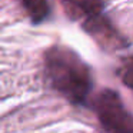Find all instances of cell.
<instances>
[{"mask_svg": "<svg viewBox=\"0 0 133 133\" xmlns=\"http://www.w3.org/2000/svg\"><path fill=\"white\" fill-rule=\"evenodd\" d=\"M46 75L50 84L72 103H84L92 92L89 67L75 52L66 47H52L46 53Z\"/></svg>", "mask_w": 133, "mask_h": 133, "instance_id": "6da1fadb", "label": "cell"}, {"mask_svg": "<svg viewBox=\"0 0 133 133\" xmlns=\"http://www.w3.org/2000/svg\"><path fill=\"white\" fill-rule=\"evenodd\" d=\"M96 112L103 126L112 133H133V116L117 93L104 90L96 100Z\"/></svg>", "mask_w": 133, "mask_h": 133, "instance_id": "7a4b0ae2", "label": "cell"}, {"mask_svg": "<svg viewBox=\"0 0 133 133\" xmlns=\"http://www.w3.org/2000/svg\"><path fill=\"white\" fill-rule=\"evenodd\" d=\"M70 13L84 20L86 29L92 33L112 39L110 27L103 19V3L102 0H62Z\"/></svg>", "mask_w": 133, "mask_h": 133, "instance_id": "3957f363", "label": "cell"}, {"mask_svg": "<svg viewBox=\"0 0 133 133\" xmlns=\"http://www.w3.org/2000/svg\"><path fill=\"white\" fill-rule=\"evenodd\" d=\"M24 9L35 22H42L49 16V4L47 0H22Z\"/></svg>", "mask_w": 133, "mask_h": 133, "instance_id": "277c9868", "label": "cell"}, {"mask_svg": "<svg viewBox=\"0 0 133 133\" xmlns=\"http://www.w3.org/2000/svg\"><path fill=\"white\" fill-rule=\"evenodd\" d=\"M120 77H122V80L124 82V84L133 90V57H130L129 60L122 66Z\"/></svg>", "mask_w": 133, "mask_h": 133, "instance_id": "5b68a950", "label": "cell"}]
</instances>
